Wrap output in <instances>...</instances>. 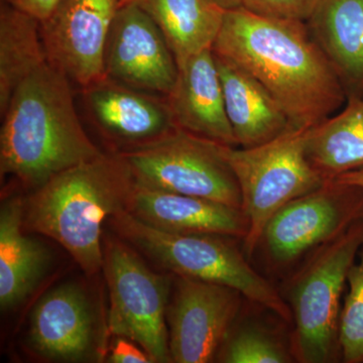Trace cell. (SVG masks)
I'll list each match as a JSON object with an SVG mask.
<instances>
[{
    "mask_svg": "<svg viewBox=\"0 0 363 363\" xmlns=\"http://www.w3.org/2000/svg\"><path fill=\"white\" fill-rule=\"evenodd\" d=\"M212 51L257 79L296 128H313L347 100L307 23L264 18L242 6L229 9Z\"/></svg>",
    "mask_w": 363,
    "mask_h": 363,
    "instance_id": "1",
    "label": "cell"
},
{
    "mask_svg": "<svg viewBox=\"0 0 363 363\" xmlns=\"http://www.w3.org/2000/svg\"><path fill=\"white\" fill-rule=\"evenodd\" d=\"M73 83L48 62L14 92L0 130V174L35 189L102 154L85 131Z\"/></svg>",
    "mask_w": 363,
    "mask_h": 363,
    "instance_id": "2",
    "label": "cell"
},
{
    "mask_svg": "<svg viewBox=\"0 0 363 363\" xmlns=\"http://www.w3.org/2000/svg\"><path fill=\"white\" fill-rule=\"evenodd\" d=\"M135 187L123 155L102 152L35 189L25 201L23 228L56 240L83 271L96 274L104 266V222L126 210Z\"/></svg>",
    "mask_w": 363,
    "mask_h": 363,
    "instance_id": "3",
    "label": "cell"
},
{
    "mask_svg": "<svg viewBox=\"0 0 363 363\" xmlns=\"http://www.w3.org/2000/svg\"><path fill=\"white\" fill-rule=\"evenodd\" d=\"M107 221L119 238L179 277L229 286L284 321L293 322L285 298L248 264L229 240L233 238L169 233L145 223L126 210Z\"/></svg>",
    "mask_w": 363,
    "mask_h": 363,
    "instance_id": "4",
    "label": "cell"
},
{
    "mask_svg": "<svg viewBox=\"0 0 363 363\" xmlns=\"http://www.w3.org/2000/svg\"><path fill=\"white\" fill-rule=\"evenodd\" d=\"M363 247V221L315 250L289 291L295 322L294 353L298 362L325 363L340 353L341 297L351 267Z\"/></svg>",
    "mask_w": 363,
    "mask_h": 363,
    "instance_id": "5",
    "label": "cell"
},
{
    "mask_svg": "<svg viewBox=\"0 0 363 363\" xmlns=\"http://www.w3.org/2000/svg\"><path fill=\"white\" fill-rule=\"evenodd\" d=\"M308 130L294 128L257 147H224L250 225L243 240L248 257L259 247L267 224L279 209L326 182L306 154Z\"/></svg>",
    "mask_w": 363,
    "mask_h": 363,
    "instance_id": "6",
    "label": "cell"
},
{
    "mask_svg": "<svg viewBox=\"0 0 363 363\" xmlns=\"http://www.w3.org/2000/svg\"><path fill=\"white\" fill-rule=\"evenodd\" d=\"M224 147L177 128L160 140L121 154L136 186L241 208L240 185Z\"/></svg>",
    "mask_w": 363,
    "mask_h": 363,
    "instance_id": "7",
    "label": "cell"
},
{
    "mask_svg": "<svg viewBox=\"0 0 363 363\" xmlns=\"http://www.w3.org/2000/svg\"><path fill=\"white\" fill-rule=\"evenodd\" d=\"M102 269L111 298L109 332L138 344L152 362H172L166 324L168 281L116 238L104 240Z\"/></svg>",
    "mask_w": 363,
    "mask_h": 363,
    "instance_id": "8",
    "label": "cell"
},
{
    "mask_svg": "<svg viewBox=\"0 0 363 363\" xmlns=\"http://www.w3.org/2000/svg\"><path fill=\"white\" fill-rule=\"evenodd\" d=\"M359 221H363V189L326 181L279 209L267 224L259 247L269 264L289 266Z\"/></svg>",
    "mask_w": 363,
    "mask_h": 363,
    "instance_id": "9",
    "label": "cell"
},
{
    "mask_svg": "<svg viewBox=\"0 0 363 363\" xmlns=\"http://www.w3.org/2000/svg\"><path fill=\"white\" fill-rule=\"evenodd\" d=\"M121 0H58L40 21L48 62L80 89L105 77L107 37Z\"/></svg>",
    "mask_w": 363,
    "mask_h": 363,
    "instance_id": "10",
    "label": "cell"
},
{
    "mask_svg": "<svg viewBox=\"0 0 363 363\" xmlns=\"http://www.w3.org/2000/svg\"><path fill=\"white\" fill-rule=\"evenodd\" d=\"M178 72L175 56L154 20L136 1L121 4L107 37L105 77L168 96Z\"/></svg>",
    "mask_w": 363,
    "mask_h": 363,
    "instance_id": "11",
    "label": "cell"
},
{
    "mask_svg": "<svg viewBox=\"0 0 363 363\" xmlns=\"http://www.w3.org/2000/svg\"><path fill=\"white\" fill-rule=\"evenodd\" d=\"M240 296L229 286L179 277L168 312L172 362H212L240 311Z\"/></svg>",
    "mask_w": 363,
    "mask_h": 363,
    "instance_id": "12",
    "label": "cell"
},
{
    "mask_svg": "<svg viewBox=\"0 0 363 363\" xmlns=\"http://www.w3.org/2000/svg\"><path fill=\"white\" fill-rule=\"evenodd\" d=\"M86 116L116 152L160 140L177 125L168 99L107 77L82 88Z\"/></svg>",
    "mask_w": 363,
    "mask_h": 363,
    "instance_id": "13",
    "label": "cell"
},
{
    "mask_svg": "<svg viewBox=\"0 0 363 363\" xmlns=\"http://www.w3.org/2000/svg\"><path fill=\"white\" fill-rule=\"evenodd\" d=\"M178 68L176 84L166 96L177 128L220 145L238 147L212 49L190 57Z\"/></svg>",
    "mask_w": 363,
    "mask_h": 363,
    "instance_id": "14",
    "label": "cell"
},
{
    "mask_svg": "<svg viewBox=\"0 0 363 363\" xmlns=\"http://www.w3.org/2000/svg\"><path fill=\"white\" fill-rule=\"evenodd\" d=\"M126 211L150 226L169 233L216 234L243 240L250 226L241 208L136 185Z\"/></svg>",
    "mask_w": 363,
    "mask_h": 363,
    "instance_id": "15",
    "label": "cell"
},
{
    "mask_svg": "<svg viewBox=\"0 0 363 363\" xmlns=\"http://www.w3.org/2000/svg\"><path fill=\"white\" fill-rule=\"evenodd\" d=\"M94 339L92 310L78 286H60L35 306L30 319V341L43 357L58 362L85 359Z\"/></svg>",
    "mask_w": 363,
    "mask_h": 363,
    "instance_id": "16",
    "label": "cell"
},
{
    "mask_svg": "<svg viewBox=\"0 0 363 363\" xmlns=\"http://www.w3.org/2000/svg\"><path fill=\"white\" fill-rule=\"evenodd\" d=\"M214 56L227 117L238 147H257L296 128L283 107L257 79L233 62Z\"/></svg>",
    "mask_w": 363,
    "mask_h": 363,
    "instance_id": "17",
    "label": "cell"
},
{
    "mask_svg": "<svg viewBox=\"0 0 363 363\" xmlns=\"http://www.w3.org/2000/svg\"><path fill=\"white\" fill-rule=\"evenodd\" d=\"M347 98L363 96V0H322L307 21Z\"/></svg>",
    "mask_w": 363,
    "mask_h": 363,
    "instance_id": "18",
    "label": "cell"
},
{
    "mask_svg": "<svg viewBox=\"0 0 363 363\" xmlns=\"http://www.w3.org/2000/svg\"><path fill=\"white\" fill-rule=\"evenodd\" d=\"M25 200L11 197L0 211V306L20 304L39 283L50 264L47 248L23 230Z\"/></svg>",
    "mask_w": 363,
    "mask_h": 363,
    "instance_id": "19",
    "label": "cell"
},
{
    "mask_svg": "<svg viewBox=\"0 0 363 363\" xmlns=\"http://www.w3.org/2000/svg\"><path fill=\"white\" fill-rule=\"evenodd\" d=\"M306 154L325 181L363 169V96L347 98L342 111L310 128Z\"/></svg>",
    "mask_w": 363,
    "mask_h": 363,
    "instance_id": "20",
    "label": "cell"
},
{
    "mask_svg": "<svg viewBox=\"0 0 363 363\" xmlns=\"http://www.w3.org/2000/svg\"><path fill=\"white\" fill-rule=\"evenodd\" d=\"M161 28L177 64L212 49L225 11L210 0H138Z\"/></svg>",
    "mask_w": 363,
    "mask_h": 363,
    "instance_id": "21",
    "label": "cell"
},
{
    "mask_svg": "<svg viewBox=\"0 0 363 363\" xmlns=\"http://www.w3.org/2000/svg\"><path fill=\"white\" fill-rule=\"evenodd\" d=\"M48 63L40 21L6 2L0 4V116L16 90Z\"/></svg>",
    "mask_w": 363,
    "mask_h": 363,
    "instance_id": "22",
    "label": "cell"
},
{
    "mask_svg": "<svg viewBox=\"0 0 363 363\" xmlns=\"http://www.w3.org/2000/svg\"><path fill=\"white\" fill-rule=\"evenodd\" d=\"M348 292L339 320V346L346 363H363V247L347 276Z\"/></svg>",
    "mask_w": 363,
    "mask_h": 363,
    "instance_id": "23",
    "label": "cell"
},
{
    "mask_svg": "<svg viewBox=\"0 0 363 363\" xmlns=\"http://www.w3.org/2000/svg\"><path fill=\"white\" fill-rule=\"evenodd\" d=\"M227 363H286L290 355L274 337L255 327H245L234 334L221 352Z\"/></svg>",
    "mask_w": 363,
    "mask_h": 363,
    "instance_id": "24",
    "label": "cell"
},
{
    "mask_svg": "<svg viewBox=\"0 0 363 363\" xmlns=\"http://www.w3.org/2000/svg\"><path fill=\"white\" fill-rule=\"evenodd\" d=\"M322 0H242L250 13L274 20L307 23Z\"/></svg>",
    "mask_w": 363,
    "mask_h": 363,
    "instance_id": "25",
    "label": "cell"
},
{
    "mask_svg": "<svg viewBox=\"0 0 363 363\" xmlns=\"http://www.w3.org/2000/svg\"><path fill=\"white\" fill-rule=\"evenodd\" d=\"M108 360L113 363L152 362L150 355L145 350L138 348L133 341L118 336L112 346Z\"/></svg>",
    "mask_w": 363,
    "mask_h": 363,
    "instance_id": "26",
    "label": "cell"
},
{
    "mask_svg": "<svg viewBox=\"0 0 363 363\" xmlns=\"http://www.w3.org/2000/svg\"><path fill=\"white\" fill-rule=\"evenodd\" d=\"M9 6L30 14L43 21L51 14L58 0H1Z\"/></svg>",
    "mask_w": 363,
    "mask_h": 363,
    "instance_id": "27",
    "label": "cell"
},
{
    "mask_svg": "<svg viewBox=\"0 0 363 363\" xmlns=\"http://www.w3.org/2000/svg\"><path fill=\"white\" fill-rule=\"evenodd\" d=\"M335 180L363 189V169L344 174V175L338 177Z\"/></svg>",
    "mask_w": 363,
    "mask_h": 363,
    "instance_id": "28",
    "label": "cell"
},
{
    "mask_svg": "<svg viewBox=\"0 0 363 363\" xmlns=\"http://www.w3.org/2000/svg\"><path fill=\"white\" fill-rule=\"evenodd\" d=\"M210 1L221 7L224 11L238 9V7H240L241 4H242V0H210Z\"/></svg>",
    "mask_w": 363,
    "mask_h": 363,
    "instance_id": "29",
    "label": "cell"
},
{
    "mask_svg": "<svg viewBox=\"0 0 363 363\" xmlns=\"http://www.w3.org/2000/svg\"><path fill=\"white\" fill-rule=\"evenodd\" d=\"M138 1V0H121V4H128V2H135Z\"/></svg>",
    "mask_w": 363,
    "mask_h": 363,
    "instance_id": "30",
    "label": "cell"
}]
</instances>
